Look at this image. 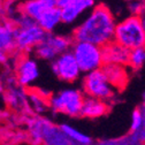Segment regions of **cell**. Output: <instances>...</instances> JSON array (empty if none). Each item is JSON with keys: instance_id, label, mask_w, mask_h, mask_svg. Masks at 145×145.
I'll list each match as a JSON object with an SVG mask.
<instances>
[{"instance_id": "obj_1", "label": "cell", "mask_w": 145, "mask_h": 145, "mask_svg": "<svg viewBox=\"0 0 145 145\" xmlns=\"http://www.w3.org/2000/svg\"><path fill=\"white\" fill-rule=\"evenodd\" d=\"M116 22L115 14L110 7L97 4L77 23L70 37L72 42H85L104 47L113 42Z\"/></svg>"}, {"instance_id": "obj_2", "label": "cell", "mask_w": 145, "mask_h": 145, "mask_svg": "<svg viewBox=\"0 0 145 145\" xmlns=\"http://www.w3.org/2000/svg\"><path fill=\"white\" fill-rule=\"evenodd\" d=\"M27 136L35 145H80L70 140L58 124L44 115H32L27 120Z\"/></svg>"}, {"instance_id": "obj_3", "label": "cell", "mask_w": 145, "mask_h": 145, "mask_svg": "<svg viewBox=\"0 0 145 145\" xmlns=\"http://www.w3.org/2000/svg\"><path fill=\"white\" fill-rule=\"evenodd\" d=\"M113 42L129 51L145 47V32L139 16L128 15L116 22Z\"/></svg>"}, {"instance_id": "obj_4", "label": "cell", "mask_w": 145, "mask_h": 145, "mask_svg": "<svg viewBox=\"0 0 145 145\" xmlns=\"http://www.w3.org/2000/svg\"><path fill=\"white\" fill-rule=\"evenodd\" d=\"M84 93L77 88H65L48 97V108L56 114H63L69 118L81 116L84 101Z\"/></svg>"}, {"instance_id": "obj_5", "label": "cell", "mask_w": 145, "mask_h": 145, "mask_svg": "<svg viewBox=\"0 0 145 145\" xmlns=\"http://www.w3.org/2000/svg\"><path fill=\"white\" fill-rule=\"evenodd\" d=\"M70 52L74 56L82 74H88L104 66L101 47L85 42H72Z\"/></svg>"}, {"instance_id": "obj_6", "label": "cell", "mask_w": 145, "mask_h": 145, "mask_svg": "<svg viewBox=\"0 0 145 145\" xmlns=\"http://www.w3.org/2000/svg\"><path fill=\"white\" fill-rule=\"evenodd\" d=\"M82 92L85 97L99 99L106 103L113 100L116 96V91L107 81L101 69L84 74L82 78Z\"/></svg>"}, {"instance_id": "obj_7", "label": "cell", "mask_w": 145, "mask_h": 145, "mask_svg": "<svg viewBox=\"0 0 145 145\" xmlns=\"http://www.w3.org/2000/svg\"><path fill=\"white\" fill-rule=\"evenodd\" d=\"M72 45V39L70 36L61 33H46L45 38L35 47L33 57L43 61L52 62L60 54L70 50Z\"/></svg>"}, {"instance_id": "obj_8", "label": "cell", "mask_w": 145, "mask_h": 145, "mask_svg": "<svg viewBox=\"0 0 145 145\" xmlns=\"http://www.w3.org/2000/svg\"><path fill=\"white\" fill-rule=\"evenodd\" d=\"M13 76L15 83L23 88L32 86L40 76L38 60L31 54H19L13 63Z\"/></svg>"}, {"instance_id": "obj_9", "label": "cell", "mask_w": 145, "mask_h": 145, "mask_svg": "<svg viewBox=\"0 0 145 145\" xmlns=\"http://www.w3.org/2000/svg\"><path fill=\"white\" fill-rule=\"evenodd\" d=\"M46 36L37 23L24 28H16L15 31V52L19 54H30Z\"/></svg>"}, {"instance_id": "obj_10", "label": "cell", "mask_w": 145, "mask_h": 145, "mask_svg": "<svg viewBox=\"0 0 145 145\" xmlns=\"http://www.w3.org/2000/svg\"><path fill=\"white\" fill-rule=\"evenodd\" d=\"M51 68L54 75L65 83H75L82 75L81 69L70 50L54 59L51 62Z\"/></svg>"}, {"instance_id": "obj_11", "label": "cell", "mask_w": 145, "mask_h": 145, "mask_svg": "<svg viewBox=\"0 0 145 145\" xmlns=\"http://www.w3.org/2000/svg\"><path fill=\"white\" fill-rule=\"evenodd\" d=\"M56 4L60 10L62 24L67 25L76 23L97 5L93 0H56Z\"/></svg>"}, {"instance_id": "obj_12", "label": "cell", "mask_w": 145, "mask_h": 145, "mask_svg": "<svg viewBox=\"0 0 145 145\" xmlns=\"http://www.w3.org/2000/svg\"><path fill=\"white\" fill-rule=\"evenodd\" d=\"M4 101L7 108L17 112V113H24L29 112L28 108V92L25 89L19 86L16 83L9 84L6 86L4 92Z\"/></svg>"}, {"instance_id": "obj_13", "label": "cell", "mask_w": 145, "mask_h": 145, "mask_svg": "<svg viewBox=\"0 0 145 145\" xmlns=\"http://www.w3.org/2000/svg\"><path fill=\"white\" fill-rule=\"evenodd\" d=\"M130 69L127 66L119 65H104L101 67V71L106 76L107 81L113 86L115 91H122L128 85L130 77Z\"/></svg>"}, {"instance_id": "obj_14", "label": "cell", "mask_w": 145, "mask_h": 145, "mask_svg": "<svg viewBox=\"0 0 145 145\" xmlns=\"http://www.w3.org/2000/svg\"><path fill=\"white\" fill-rule=\"evenodd\" d=\"M103 51V62L104 65H119L128 66L129 50L122 47L121 45L112 42L106 46L101 47Z\"/></svg>"}, {"instance_id": "obj_15", "label": "cell", "mask_w": 145, "mask_h": 145, "mask_svg": "<svg viewBox=\"0 0 145 145\" xmlns=\"http://www.w3.org/2000/svg\"><path fill=\"white\" fill-rule=\"evenodd\" d=\"M15 31L14 23L0 16V52L8 56L15 53Z\"/></svg>"}, {"instance_id": "obj_16", "label": "cell", "mask_w": 145, "mask_h": 145, "mask_svg": "<svg viewBox=\"0 0 145 145\" xmlns=\"http://www.w3.org/2000/svg\"><path fill=\"white\" fill-rule=\"evenodd\" d=\"M56 0H27L19 5L20 12L36 21L48 8L56 7Z\"/></svg>"}, {"instance_id": "obj_17", "label": "cell", "mask_w": 145, "mask_h": 145, "mask_svg": "<svg viewBox=\"0 0 145 145\" xmlns=\"http://www.w3.org/2000/svg\"><path fill=\"white\" fill-rule=\"evenodd\" d=\"M110 111V105L106 101L85 97L81 111V116L86 119H99Z\"/></svg>"}, {"instance_id": "obj_18", "label": "cell", "mask_w": 145, "mask_h": 145, "mask_svg": "<svg viewBox=\"0 0 145 145\" xmlns=\"http://www.w3.org/2000/svg\"><path fill=\"white\" fill-rule=\"evenodd\" d=\"M36 23L46 33L56 32V30L62 24L59 8L56 6V7H51V8L46 9L38 19L36 20Z\"/></svg>"}, {"instance_id": "obj_19", "label": "cell", "mask_w": 145, "mask_h": 145, "mask_svg": "<svg viewBox=\"0 0 145 145\" xmlns=\"http://www.w3.org/2000/svg\"><path fill=\"white\" fill-rule=\"evenodd\" d=\"M51 96V95H50ZM48 95L40 92L39 90H33L28 92V108L33 115H43L48 108Z\"/></svg>"}, {"instance_id": "obj_20", "label": "cell", "mask_w": 145, "mask_h": 145, "mask_svg": "<svg viewBox=\"0 0 145 145\" xmlns=\"http://www.w3.org/2000/svg\"><path fill=\"white\" fill-rule=\"evenodd\" d=\"M58 127H59V129L74 143L80 144V145H95V142H93L91 136L78 130L77 128H75V127L71 125L70 123L63 122V123L58 124Z\"/></svg>"}, {"instance_id": "obj_21", "label": "cell", "mask_w": 145, "mask_h": 145, "mask_svg": "<svg viewBox=\"0 0 145 145\" xmlns=\"http://www.w3.org/2000/svg\"><path fill=\"white\" fill-rule=\"evenodd\" d=\"M145 65V47L131 50L129 52V59H128V67L133 70H138Z\"/></svg>"}, {"instance_id": "obj_22", "label": "cell", "mask_w": 145, "mask_h": 145, "mask_svg": "<svg viewBox=\"0 0 145 145\" xmlns=\"http://www.w3.org/2000/svg\"><path fill=\"white\" fill-rule=\"evenodd\" d=\"M144 124V118H143V113L140 111V108H136L134 110L133 114H131V119H130V135H135L136 133H138Z\"/></svg>"}, {"instance_id": "obj_23", "label": "cell", "mask_w": 145, "mask_h": 145, "mask_svg": "<svg viewBox=\"0 0 145 145\" xmlns=\"http://www.w3.org/2000/svg\"><path fill=\"white\" fill-rule=\"evenodd\" d=\"M139 108H140V111H142V113H143L144 124H143V128H142L138 133H136L135 135H131V136H133L137 142H139L140 144L145 145V92H144V95H143V104H142V106H140Z\"/></svg>"}, {"instance_id": "obj_24", "label": "cell", "mask_w": 145, "mask_h": 145, "mask_svg": "<svg viewBox=\"0 0 145 145\" xmlns=\"http://www.w3.org/2000/svg\"><path fill=\"white\" fill-rule=\"evenodd\" d=\"M127 7L130 12L129 15L139 16L145 10V1H129L127 3Z\"/></svg>"}, {"instance_id": "obj_25", "label": "cell", "mask_w": 145, "mask_h": 145, "mask_svg": "<svg viewBox=\"0 0 145 145\" xmlns=\"http://www.w3.org/2000/svg\"><path fill=\"white\" fill-rule=\"evenodd\" d=\"M9 61V56L4 52H0V68L4 67Z\"/></svg>"}, {"instance_id": "obj_26", "label": "cell", "mask_w": 145, "mask_h": 145, "mask_svg": "<svg viewBox=\"0 0 145 145\" xmlns=\"http://www.w3.org/2000/svg\"><path fill=\"white\" fill-rule=\"evenodd\" d=\"M139 20H140V23H142L143 30H144V32H145V10L139 15Z\"/></svg>"}, {"instance_id": "obj_27", "label": "cell", "mask_w": 145, "mask_h": 145, "mask_svg": "<svg viewBox=\"0 0 145 145\" xmlns=\"http://www.w3.org/2000/svg\"><path fill=\"white\" fill-rule=\"evenodd\" d=\"M5 89H6V86H5L4 82L1 81V78H0V96L4 95V92H5Z\"/></svg>"}, {"instance_id": "obj_28", "label": "cell", "mask_w": 145, "mask_h": 145, "mask_svg": "<svg viewBox=\"0 0 145 145\" xmlns=\"http://www.w3.org/2000/svg\"><path fill=\"white\" fill-rule=\"evenodd\" d=\"M0 123H1V119H0Z\"/></svg>"}]
</instances>
